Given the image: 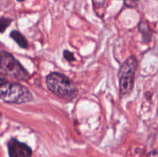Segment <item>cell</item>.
I'll use <instances>...</instances> for the list:
<instances>
[{"label": "cell", "instance_id": "2", "mask_svg": "<svg viewBox=\"0 0 158 157\" xmlns=\"http://www.w3.org/2000/svg\"><path fill=\"white\" fill-rule=\"evenodd\" d=\"M0 99L6 103L23 104L33 100V95L29 89L17 83L6 82L0 86Z\"/></svg>", "mask_w": 158, "mask_h": 157}, {"label": "cell", "instance_id": "7", "mask_svg": "<svg viewBox=\"0 0 158 157\" xmlns=\"http://www.w3.org/2000/svg\"><path fill=\"white\" fill-rule=\"evenodd\" d=\"M9 36L17 43L19 46L22 49H26L28 47V41L26 37L20 32L17 30H12L9 34Z\"/></svg>", "mask_w": 158, "mask_h": 157}, {"label": "cell", "instance_id": "6", "mask_svg": "<svg viewBox=\"0 0 158 157\" xmlns=\"http://www.w3.org/2000/svg\"><path fill=\"white\" fill-rule=\"evenodd\" d=\"M139 32L141 33L142 35V39L145 42H148L151 41V37H152V32L150 28L149 24L146 21H140L138 25Z\"/></svg>", "mask_w": 158, "mask_h": 157}, {"label": "cell", "instance_id": "8", "mask_svg": "<svg viewBox=\"0 0 158 157\" xmlns=\"http://www.w3.org/2000/svg\"><path fill=\"white\" fill-rule=\"evenodd\" d=\"M12 22V18H8V17L2 16L0 18V33L4 32L6 30V29L10 26Z\"/></svg>", "mask_w": 158, "mask_h": 157}, {"label": "cell", "instance_id": "4", "mask_svg": "<svg viewBox=\"0 0 158 157\" xmlns=\"http://www.w3.org/2000/svg\"><path fill=\"white\" fill-rule=\"evenodd\" d=\"M0 69L18 81H26L29 77V72L19 60L10 52L4 50L0 51Z\"/></svg>", "mask_w": 158, "mask_h": 157}, {"label": "cell", "instance_id": "5", "mask_svg": "<svg viewBox=\"0 0 158 157\" xmlns=\"http://www.w3.org/2000/svg\"><path fill=\"white\" fill-rule=\"evenodd\" d=\"M9 157H32V150L26 143L16 138L10 139L7 144Z\"/></svg>", "mask_w": 158, "mask_h": 157}, {"label": "cell", "instance_id": "3", "mask_svg": "<svg viewBox=\"0 0 158 157\" xmlns=\"http://www.w3.org/2000/svg\"><path fill=\"white\" fill-rule=\"evenodd\" d=\"M137 66V59L134 55L127 58L120 66L118 71V81L120 93L122 96L128 95L132 92Z\"/></svg>", "mask_w": 158, "mask_h": 157}, {"label": "cell", "instance_id": "11", "mask_svg": "<svg viewBox=\"0 0 158 157\" xmlns=\"http://www.w3.org/2000/svg\"><path fill=\"white\" fill-rule=\"evenodd\" d=\"M6 82H8V81L6 80V76H5L2 73H1V72H0V86H1L2 85L4 84V83H6Z\"/></svg>", "mask_w": 158, "mask_h": 157}, {"label": "cell", "instance_id": "14", "mask_svg": "<svg viewBox=\"0 0 158 157\" xmlns=\"http://www.w3.org/2000/svg\"><path fill=\"white\" fill-rule=\"evenodd\" d=\"M123 1H127V0H123Z\"/></svg>", "mask_w": 158, "mask_h": 157}, {"label": "cell", "instance_id": "1", "mask_svg": "<svg viewBox=\"0 0 158 157\" xmlns=\"http://www.w3.org/2000/svg\"><path fill=\"white\" fill-rule=\"evenodd\" d=\"M46 83L52 93L66 101H72L78 95V88L73 81L60 72L49 73L46 78Z\"/></svg>", "mask_w": 158, "mask_h": 157}, {"label": "cell", "instance_id": "10", "mask_svg": "<svg viewBox=\"0 0 158 157\" xmlns=\"http://www.w3.org/2000/svg\"><path fill=\"white\" fill-rule=\"evenodd\" d=\"M146 157H158V155H157V151L156 150V149H154V150L151 151V152H150L147 155Z\"/></svg>", "mask_w": 158, "mask_h": 157}, {"label": "cell", "instance_id": "13", "mask_svg": "<svg viewBox=\"0 0 158 157\" xmlns=\"http://www.w3.org/2000/svg\"><path fill=\"white\" fill-rule=\"evenodd\" d=\"M17 1H18V2H23V1H25V0H17Z\"/></svg>", "mask_w": 158, "mask_h": 157}, {"label": "cell", "instance_id": "12", "mask_svg": "<svg viewBox=\"0 0 158 157\" xmlns=\"http://www.w3.org/2000/svg\"><path fill=\"white\" fill-rule=\"evenodd\" d=\"M2 113L0 112V122H1V120H2Z\"/></svg>", "mask_w": 158, "mask_h": 157}, {"label": "cell", "instance_id": "9", "mask_svg": "<svg viewBox=\"0 0 158 157\" xmlns=\"http://www.w3.org/2000/svg\"><path fill=\"white\" fill-rule=\"evenodd\" d=\"M63 58H65V59L66 60V61L68 62H74L76 60V58L75 56H74V54L72 52H70V51L67 50V49H65L64 51H63Z\"/></svg>", "mask_w": 158, "mask_h": 157}]
</instances>
